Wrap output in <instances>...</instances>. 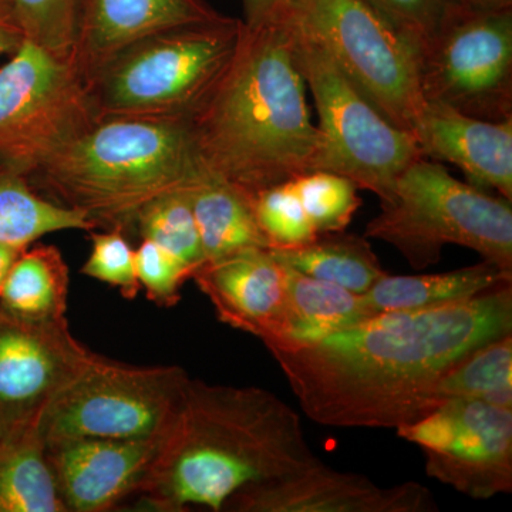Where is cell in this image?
Masks as SVG:
<instances>
[{"mask_svg":"<svg viewBox=\"0 0 512 512\" xmlns=\"http://www.w3.org/2000/svg\"><path fill=\"white\" fill-rule=\"evenodd\" d=\"M510 333L512 284L439 308L380 313L269 352L315 423L397 430L430 413L431 390L447 370Z\"/></svg>","mask_w":512,"mask_h":512,"instance_id":"6da1fadb","label":"cell"},{"mask_svg":"<svg viewBox=\"0 0 512 512\" xmlns=\"http://www.w3.org/2000/svg\"><path fill=\"white\" fill-rule=\"evenodd\" d=\"M322 463L281 397L190 377L136 495L157 511L218 512L248 485Z\"/></svg>","mask_w":512,"mask_h":512,"instance_id":"7a4b0ae2","label":"cell"},{"mask_svg":"<svg viewBox=\"0 0 512 512\" xmlns=\"http://www.w3.org/2000/svg\"><path fill=\"white\" fill-rule=\"evenodd\" d=\"M292 22L241 20L234 55L187 120L205 170L252 197L311 173L320 147Z\"/></svg>","mask_w":512,"mask_h":512,"instance_id":"3957f363","label":"cell"},{"mask_svg":"<svg viewBox=\"0 0 512 512\" xmlns=\"http://www.w3.org/2000/svg\"><path fill=\"white\" fill-rule=\"evenodd\" d=\"M205 171L187 120L94 119L28 183L97 229L126 231L147 204L187 190Z\"/></svg>","mask_w":512,"mask_h":512,"instance_id":"277c9868","label":"cell"},{"mask_svg":"<svg viewBox=\"0 0 512 512\" xmlns=\"http://www.w3.org/2000/svg\"><path fill=\"white\" fill-rule=\"evenodd\" d=\"M241 20L181 26L144 37L84 80L96 119L188 120L224 73Z\"/></svg>","mask_w":512,"mask_h":512,"instance_id":"5b68a950","label":"cell"},{"mask_svg":"<svg viewBox=\"0 0 512 512\" xmlns=\"http://www.w3.org/2000/svg\"><path fill=\"white\" fill-rule=\"evenodd\" d=\"M365 237L392 245L419 271L437 264L446 245H458L512 272L511 201L457 180L429 158L400 174Z\"/></svg>","mask_w":512,"mask_h":512,"instance_id":"8992f818","label":"cell"},{"mask_svg":"<svg viewBox=\"0 0 512 512\" xmlns=\"http://www.w3.org/2000/svg\"><path fill=\"white\" fill-rule=\"evenodd\" d=\"M293 26V52L319 117L320 147L312 171L349 178L380 201L421 156L410 131L394 126L340 73L322 47Z\"/></svg>","mask_w":512,"mask_h":512,"instance_id":"52a82bcc","label":"cell"},{"mask_svg":"<svg viewBox=\"0 0 512 512\" xmlns=\"http://www.w3.org/2000/svg\"><path fill=\"white\" fill-rule=\"evenodd\" d=\"M296 26L394 126L412 133L423 109L419 45L363 0H298Z\"/></svg>","mask_w":512,"mask_h":512,"instance_id":"ba28073f","label":"cell"},{"mask_svg":"<svg viewBox=\"0 0 512 512\" xmlns=\"http://www.w3.org/2000/svg\"><path fill=\"white\" fill-rule=\"evenodd\" d=\"M190 379L183 367L134 366L94 353L40 421L45 446L79 439L163 436Z\"/></svg>","mask_w":512,"mask_h":512,"instance_id":"9c48e42d","label":"cell"},{"mask_svg":"<svg viewBox=\"0 0 512 512\" xmlns=\"http://www.w3.org/2000/svg\"><path fill=\"white\" fill-rule=\"evenodd\" d=\"M424 101L481 120L512 117V9L447 3L439 25L419 46Z\"/></svg>","mask_w":512,"mask_h":512,"instance_id":"30bf717a","label":"cell"},{"mask_svg":"<svg viewBox=\"0 0 512 512\" xmlns=\"http://www.w3.org/2000/svg\"><path fill=\"white\" fill-rule=\"evenodd\" d=\"M94 119L69 60L25 42L0 69V167L28 180Z\"/></svg>","mask_w":512,"mask_h":512,"instance_id":"8fae6325","label":"cell"},{"mask_svg":"<svg viewBox=\"0 0 512 512\" xmlns=\"http://www.w3.org/2000/svg\"><path fill=\"white\" fill-rule=\"evenodd\" d=\"M421 448L427 476L488 500L512 491V407L454 399L397 429Z\"/></svg>","mask_w":512,"mask_h":512,"instance_id":"7c38bea8","label":"cell"},{"mask_svg":"<svg viewBox=\"0 0 512 512\" xmlns=\"http://www.w3.org/2000/svg\"><path fill=\"white\" fill-rule=\"evenodd\" d=\"M93 355L66 319L32 322L0 309V440L40 434L50 404Z\"/></svg>","mask_w":512,"mask_h":512,"instance_id":"4fadbf2b","label":"cell"},{"mask_svg":"<svg viewBox=\"0 0 512 512\" xmlns=\"http://www.w3.org/2000/svg\"><path fill=\"white\" fill-rule=\"evenodd\" d=\"M229 512H434L439 505L419 483L380 487L362 474L325 463L266 483L248 485L224 505Z\"/></svg>","mask_w":512,"mask_h":512,"instance_id":"5bb4252c","label":"cell"},{"mask_svg":"<svg viewBox=\"0 0 512 512\" xmlns=\"http://www.w3.org/2000/svg\"><path fill=\"white\" fill-rule=\"evenodd\" d=\"M191 279L221 322L261 339L266 348L285 342L289 308L284 268L271 249H244L201 266Z\"/></svg>","mask_w":512,"mask_h":512,"instance_id":"9a60e30c","label":"cell"},{"mask_svg":"<svg viewBox=\"0 0 512 512\" xmlns=\"http://www.w3.org/2000/svg\"><path fill=\"white\" fill-rule=\"evenodd\" d=\"M160 439H79L45 446L66 511L106 512L136 495Z\"/></svg>","mask_w":512,"mask_h":512,"instance_id":"2e32d148","label":"cell"},{"mask_svg":"<svg viewBox=\"0 0 512 512\" xmlns=\"http://www.w3.org/2000/svg\"><path fill=\"white\" fill-rule=\"evenodd\" d=\"M412 134L421 156L454 165L470 184L512 201V117L481 120L426 101Z\"/></svg>","mask_w":512,"mask_h":512,"instance_id":"e0dca14e","label":"cell"},{"mask_svg":"<svg viewBox=\"0 0 512 512\" xmlns=\"http://www.w3.org/2000/svg\"><path fill=\"white\" fill-rule=\"evenodd\" d=\"M222 16L202 0H80L72 63L84 82L144 37Z\"/></svg>","mask_w":512,"mask_h":512,"instance_id":"ac0fdd59","label":"cell"},{"mask_svg":"<svg viewBox=\"0 0 512 512\" xmlns=\"http://www.w3.org/2000/svg\"><path fill=\"white\" fill-rule=\"evenodd\" d=\"M512 284V272L493 262L423 275H384L363 295L373 316L380 313L420 311L476 298Z\"/></svg>","mask_w":512,"mask_h":512,"instance_id":"d6986e66","label":"cell"},{"mask_svg":"<svg viewBox=\"0 0 512 512\" xmlns=\"http://www.w3.org/2000/svg\"><path fill=\"white\" fill-rule=\"evenodd\" d=\"M188 194L200 232L205 264L244 249H271L256 220L252 195L210 171L202 174Z\"/></svg>","mask_w":512,"mask_h":512,"instance_id":"ffe728a7","label":"cell"},{"mask_svg":"<svg viewBox=\"0 0 512 512\" xmlns=\"http://www.w3.org/2000/svg\"><path fill=\"white\" fill-rule=\"evenodd\" d=\"M282 268L289 308L288 336L281 345L266 349L308 345L372 318L363 295L303 275L284 264Z\"/></svg>","mask_w":512,"mask_h":512,"instance_id":"44dd1931","label":"cell"},{"mask_svg":"<svg viewBox=\"0 0 512 512\" xmlns=\"http://www.w3.org/2000/svg\"><path fill=\"white\" fill-rule=\"evenodd\" d=\"M69 266L55 245L26 248L0 291V309L32 322L66 319Z\"/></svg>","mask_w":512,"mask_h":512,"instance_id":"7402d4cb","label":"cell"},{"mask_svg":"<svg viewBox=\"0 0 512 512\" xmlns=\"http://www.w3.org/2000/svg\"><path fill=\"white\" fill-rule=\"evenodd\" d=\"M282 264L311 278L365 295L387 275L365 235L345 231L319 234L301 247L271 249Z\"/></svg>","mask_w":512,"mask_h":512,"instance_id":"603a6c76","label":"cell"},{"mask_svg":"<svg viewBox=\"0 0 512 512\" xmlns=\"http://www.w3.org/2000/svg\"><path fill=\"white\" fill-rule=\"evenodd\" d=\"M94 229L82 212L47 200L25 177L0 167V244L28 248L55 232Z\"/></svg>","mask_w":512,"mask_h":512,"instance_id":"cb8c5ba5","label":"cell"},{"mask_svg":"<svg viewBox=\"0 0 512 512\" xmlns=\"http://www.w3.org/2000/svg\"><path fill=\"white\" fill-rule=\"evenodd\" d=\"M0 512H67L39 433L0 440Z\"/></svg>","mask_w":512,"mask_h":512,"instance_id":"d4e9b609","label":"cell"},{"mask_svg":"<svg viewBox=\"0 0 512 512\" xmlns=\"http://www.w3.org/2000/svg\"><path fill=\"white\" fill-rule=\"evenodd\" d=\"M454 399L512 407V333L485 343L447 370L431 390L430 413Z\"/></svg>","mask_w":512,"mask_h":512,"instance_id":"484cf974","label":"cell"},{"mask_svg":"<svg viewBox=\"0 0 512 512\" xmlns=\"http://www.w3.org/2000/svg\"><path fill=\"white\" fill-rule=\"evenodd\" d=\"M188 190L170 192L151 201L137 215L134 229L141 239L165 249L194 275L205 265V255Z\"/></svg>","mask_w":512,"mask_h":512,"instance_id":"4316f807","label":"cell"},{"mask_svg":"<svg viewBox=\"0 0 512 512\" xmlns=\"http://www.w3.org/2000/svg\"><path fill=\"white\" fill-rule=\"evenodd\" d=\"M26 42L72 62L80 0H5Z\"/></svg>","mask_w":512,"mask_h":512,"instance_id":"83f0119b","label":"cell"},{"mask_svg":"<svg viewBox=\"0 0 512 512\" xmlns=\"http://www.w3.org/2000/svg\"><path fill=\"white\" fill-rule=\"evenodd\" d=\"M292 181L318 235L345 231L362 205L359 188L343 175L311 171Z\"/></svg>","mask_w":512,"mask_h":512,"instance_id":"f1b7e54d","label":"cell"},{"mask_svg":"<svg viewBox=\"0 0 512 512\" xmlns=\"http://www.w3.org/2000/svg\"><path fill=\"white\" fill-rule=\"evenodd\" d=\"M254 210L271 249L301 247L318 237L292 180L259 191Z\"/></svg>","mask_w":512,"mask_h":512,"instance_id":"f546056e","label":"cell"},{"mask_svg":"<svg viewBox=\"0 0 512 512\" xmlns=\"http://www.w3.org/2000/svg\"><path fill=\"white\" fill-rule=\"evenodd\" d=\"M92 252L84 262L83 275L119 289L121 296L134 299L141 289L136 265V249L128 244L124 231L119 228L89 232Z\"/></svg>","mask_w":512,"mask_h":512,"instance_id":"4dcf8cb0","label":"cell"},{"mask_svg":"<svg viewBox=\"0 0 512 512\" xmlns=\"http://www.w3.org/2000/svg\"><path fill=\"white\" fill-rule=\"evenodd\" d=\"M138 281L147 298L161 308H171L181 299V288L190 281L191 271L154 242L141 239L136 249Z\"/></svg>","mask_w":512,"mask_h":512,"instance_id":"1f68e13d","label":"cell"},{"mask_svg":"<svg viewBox=\"0 0 512 512\" xmlns=\"http://www.w3.org/2000/svg\"><path fill=\"white\" fill-rule=\"evenodd\" d=\"M420 46L439 25L447 0H363Z\"/></svg>","mask_w":512,"mask_h":512,"instance_id":"d6a6232c","label":"cell"},{"mask_svg":"<svg viewBox=\"0 0 512 512\" xmlns=\"http://www.w3.org/2000/svg\"><path fill=\"white\" fill-rule=\"evenodd\" d=\"M298 0H242L244 20L247 25L284 22L295 16Z\"/></svg>","mask_w":512,"mask_h":512,"instance_id":"836d02e7","label":"cell"},{"mask_svg":"<svg viewBox=\"0 0 512 512\" xmlns=\"http://www.w3.org/2000/svg\"><path fill=\"white\" fill-rule=\"evenodd\" d=\"M26 42L22 29L5 0H0V57L12 56Z\"/></svg>","mask_w":512,"mask_h":512,"instance_id":"e575fe53","label":"cell"},{"mask_svg":"<svg viewBox=\"0 0 512 512\" xmlns=\"http://www.w3.org/2000/svg\"><path fill=\"white\" fill-rule=\"evenodd\" d=\"M25 249L16 245L0 244V291L8 278L10 269Z\"/></svg>","mask_w":512,"mask_h":512,"instance_id":"d590c367","label":"cell"},{"mask_svg":"<svg viewBox=\"0 0 512 512\" xmlns=\"http://www.w3.org/2000/svg\"><path fill=\"white\" fill-rule=\"evenodd\" d=\"M447 2L481 10L512 9V0H447Z\"/></svg>","mask_w":512,"mask_h":512,"instance_id":"8d00e7d4","label":"cell"}]
</instances>
